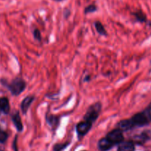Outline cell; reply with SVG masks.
Wrapping results in <instances>:
<instances>
[{"label":"cell","instance_id":"cell-1","mask_svg":"<svg viewBox=\"0 0 151 151\" xmlns=\"http://www.w3.org/2000/svg\"><path fill=\"white\" fill-rule=\"evenodd\" d=\"M25 86H26V84L23 80L20 78H16L14 81H12V83L9 86V88L12 94L14 95H19L24 90Z\"/></svg>","mask_w":151,"mask_h":151},{"label":"cell","instance_id":"cell-2","mask_svg":"<svg viewBox=\"0 0 151 151\" xmlns=\"http://www.w3.org/2000/svg\"><path fill=\"white\" fill-rule=\"evenodd\" d=\"M100 111V104H94L93 105L90 109L87 111L86 114L85 116H84V119L85 121L90 122L92 124L96 119H97L99 115V112Z\"/></svg>","mask_w":151,"mask_h":151},{"label":"cell","instance_id":"cell-3","mask_svg":"<svg viewBox=\"0 0 151 151\" xmlns=\"http://www.w3.org/2000/svg\"><path fill=\"white\" fill-rule=\"evenodd\" d=\"M131 119L134 126H144V125H147L149 122H150V119L147 117L144 111L137 114Z\"/></svg>","mask_w":151,"mask_h":151},{"label":"cell","instance_id":"cell-4","mask_svg":"<svg viewBox=\"0 0 151 151\" xmlns=\"http://www.w3.org/2000/svg\"><path fill=\"white\" fill-rule=\"evenodd\" d=\"M106 138L113 143L114 145L116 144H121L124 140L123 134H122V131H120L119 129H115L113 130L112 131L109 132L107 134Z\"/></svg>","mask_w":151,"mask_h":151},{"label":"cell","instance_id":"cell-5","mask_svg":"<svg viewBox=\"0 0 151 151\" xmlns=\"http://www.w3.org/2000/svg\"><path fill=\"white\" fill-rule=\"evenodd\" d=\"M91 125L92 124L87 122V121H84V122L78 123L76 127L77 133H78V136L79 137H83V136H85L90 131V129H91Z\"/></svg>","mask_w":151,"mask_h":151},{"label":"cell","instance_id":"cell-6","mask_svg":"<svg viewBox=\"0 0 151 151\" xmlns=\"http://www.w3.org/2000/svg\"><path fill=\"white\" fill-rule=\"evenodd\" d=\"M114 145L112 142H111L107 138H103L99 141L98 142V147L100 148V150L102 151H107L110 150L111 148L113 147V146Z\"/></svg>","mask_w":151,"mask_h":151},{"label":"cell","instance_id":"cell-7","mask_svg":"<svg viewBox=\"0 0 151 151\" xmlns=\"http://www.w3.org/2000/svg\"><path fill=\"white\" fill-rule=\"evenodd\" d=\"M134 127V126L133 125L131 119H123V120H121L118 123V129L122 131H128V130H131Z\"/></svg>","mask_w":151,"mask_h":151},{"label":"cell","instance_id":"cell-8","mask_svg":"<svg viewBox=\"0 0 151 151\" xmlns=\"http://www.w3.org/2000/svg\"><path fill=\"white\" fill-rule=\"evenodd\" d=\"M33 100H34L33 96H29V97H27L26 98L24 99V100L22 103V105H21V109H22V112H23L24 114L27 113L28 109L29 108L30 105L32 104Z\"/></svg>","mask_w":151,"mask_h":151},{"label":"cell","instance_id":"cell-9","mask_svg":"<svg viewBox=\"0 0 151 151\" xmlns=\"http://www.w3.org/2000/svg\"><path fill=\"white\" fill-rule=\"evenodd\" d=\"M117 151H135V146L132 142H125L119 145Z\"/></svg>","mask_w":151,"mask_h":151},{"label":"cell","instance_id":"cell-10","mask_svg":"<svg viewBox=\"0 0 151 151\" xmlns=\"http://www.w3.org/2000/svg\"><path fill=\"white\" fill-rule=\"evenodd\" d=\"M0 110L4 114H7L10 111V105L9 101L6 97L0 98Z\"/></svg>","mask_w":151,"mask_h":151},{"label":"cell","instance_id":"cell-11","mask_svg":"<svg viewBox=\"0 0 151 151\" xmlns=\"http://www.w3.org/2000/svg\"><path fill=\"white\" fill-rule=\"evenodd\" d=\"M12 120H13L14 125L16 126V128H17V130L19 131H22L23 129V125H22V120H21V117L19 116V114L16 113L15 114L13 115V117H12Z\"/></svg>","mask_w":151,"mask_h":151},{"label":"cell","instance_id":"cell-12","mask_svg":"<svg viewBox=\"0 0 151 151\" xmlns=\"http://www.w3.org/2000/svg\"><path fill=\"white\" fill-rule=\"evenodd\" d=\"M94 25H95V27H96V29H97V31L100 34V35H106L107 32H106V29L104 28L103 25L102 24L101 22H96L95 23H94Z\"/></svg>","mask_w":151,"mask_h":151},{"label":"cell","instance_id":"cell-13","mask_svg":"<svg viewBox=\"0 0 151 151\" xmlns=\"http://www.w3.org/2000/svg\"><path fill=\"white\" fill-rule=\"evenodd\" d=\"M133 14H134V16H135L136 19H137V21H139V22H144L146 21L145 15L142 13V10H138V11L135 12V13H134Z\"/></svg>","mask_w":151,"mask_h":151},{"label":"cell","instance_id":"cell-14","mask_svg":"<svg viewBox=\"0 0 151 151\" xmlns=\"http://www.w3.org/2000/svg\"><path fill=\"white\" fill-rule=\"evenodd\" d=\"M97 6L94 4H89V5L87 6V7H86L85 10H84V13L87 14V13H94V12L97 11Z\"/></svg>","mask_w":151,"mask_h":151},{"label":"cell","instance_id":"cell-15","mask_svg":"<svg viewBox=\"0 0 151 151\" xmlns=\"http://www.w3.org/2000/svg\"><path fill=\"white\" fill-rule=\"evenodd\" d=\"M69 145V143H65V144H58L55 145L53 149V151H61L62 150L66 147V146Z\"/></svg>","mask_w":151,"mask_h":151},{"label":"cell","instance_id":"cell-16","mask_svg":"<svg viewBox=\"0 0 151 151\" xmlns=\"http://www.w3.org/2000/svg\"><path fill=\"white\" fill-rule=\"evenodd\" d=\"M7 139V135L4 131L0 130V142H4Z\"/></svg>","mask_w":151,"mask_h":151},{"label":"cell","instance_id":"cell-17","mask_svg":"<svg viewBox=\"0 0 151 151\" xmlns=\"http://www.w3.org/2000/svg\"><path fill=\"white\" fill-rule=\"evenodd\" d=\"M33 35H34V38L35 39L38 40V41H41V33H40V31L38 29H35V30L33 31Z\"/></svg>","mask_w":151,"mask_h":151},{"label":"cell","instance_id":"cell-18","mask_svg":"<svg viewBox=\"0 0 151 151\" xmlns=\"http://www.w3.org/2000/svg\"><path fill=\"white\" fill-rule=\"evenodd\" d=\"M54 1H63V0H54Z\"/></svg>","mask_w":151,"mask_h":151}]
</instances>
